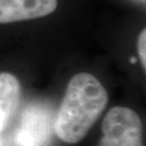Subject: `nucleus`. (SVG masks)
Listing matches in <instances>:
<instances>
[{
	"label": "nucleus",
	"instance_id": "423d86ee",
	"mask_svg": "<svg viewBox=\"0 0 146 146\" xmlns=\"http://www.w3.org/2000/svg\"><path fill=\"white\" fill-rule=\"evenodd\" d=\"M137 52H139V56L141 60L142 66L145 69L146 68V29L143 28L142 31L139 35V39H137Z\"/></svg>",
	"mask_w": 146,
	"mask_h": 146
},
{
	"label": "nucleus",
	"instance_id": "7ed1b4c3",
	"mask_svg": "<svg viewBox=\"0 0 146 146\" xmlns=\"http://www.w3.org/2000/svg\"><path fill=\"white\" fill-rule=\"evenodd\" d=\"M53 123L51 111L44 106H28L15 133L16 146H49L54 132Z\"/></svg>",
	"mask_w": 146,
	"mask_h": 146
},
{
	"label": "nucleus",
	"instance_id": "0eeeda50",
	"mask_svg": "<svg viewBox=\"0 0 146 146\" xmlns=\"http://www.w3.org/2000/svg\"><path fill=\"white\" fill-rule=\"evenodd\" d=\"M0 146H1V142H0Z\"/></svg>",
	"mask_w": 146,
	"mask_h": 146
},
{
	"label": "nucleus",
	"instance_id": "f257e3e1",
	"mask_svg": "<svg viewBox=\"0 0 146 146\" xmlns=\"http://www.w3.org/2000/svg\"><path fill=\"white\" fill-rule=\"evenodd\" d=\"M108 95L93 75L80 73L69 80L54 118V132L62 141H81L105 110Z\"/></svg>",
	"mask_w": 146,
	"mask_h": 146
},
{
	"label": "nucleus",
	"instance_id": "39448f33",
	"mask_svg": "<svg viewBox=\"0 0 146 146\" xmlns=\"http://www.w3.org/2000/svg\"><path fill=\"white\" fill-rule=\"evenodd\" d=\"M21 86L14 75L0 73V133L5 129L20 104Z\"/></svg>",
	"mask_w": 146,
	"mask_h": 146
},
{
	"label": "nucleus",
	"instance_id": "20e7f679",
	"mask_svg": "<svg viewBox=\"0 0 146 146\" xmlns=\"http://www.w3.org/2000/svg\"><path fill=\"white\" fill-rule=\"evenodd\" d=\"M58 0H0V24L37 20L52 14Z\"/></svg>",
	"mask_w": 146,
	"mask_h": 146
},
{
	"label": "nucleus",
	"instance_id": "f03ea898",
	"mask_svg": "<svg viewBox=\"0 0 146 146\" xmlns=\"http://www.w3.org/2000/svg\"><path fill=\"white\" fill-rule=\"evenodd\" d=\"M102 133L99 146H143L142 121L127 107L110 108L103 120Z\"/></svg>",
	"mask_w": 146,
	"mask_h": 146
}]
</instances>
